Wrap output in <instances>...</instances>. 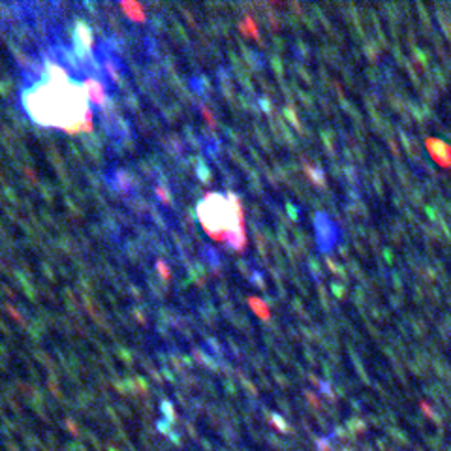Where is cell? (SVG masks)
Segmentation results:
<instances>
[{
    "label": "cell",
    "instance_id": "1",
    "mask_svg": "<svg viewBox=\"0 0 451 451\" xmlns=\"http://www.w3.org/2000/svg\"><path fill=\"white\" fill-rule=\"evenodd\" d=\"M23 104L34 122L68 134H79V124L90 111L83 83L72 81L66 68L55 62L45 64L42 83L24 92Z\"/></svg>",
    "mask_w": 451,
    "mask_h": 451
},
{
    "label": "cell",
    "instance_id": "2",
    "mask_svg": "<svg viewBox=\"0 0 451 451\" xmlns=\"http://www.w3.org/2000/svg\"><path fill=\"white\" fill-rule=\"evenodd\" d=\"M197 218L215 241H226L233 230L244 228L241 199L235 194H207L197 203Z\"/></svg>",
    "mask_w": 451,
    "mask_h": 451
},
{
    "label": "cell",
    "instance_id": "3",
    "mask_svg": "<svg viewBox=\"0 0 451 451\" xmlns=\"http://www.w3.org/2000/svg\"><path fill=\"white\" fill-rule=\"evenodd\" d=\"M94 47V38H92V30L88 28V24L83 21L75 23L73 26V49L79 57H85L90 53V49Z\"/></svg>",
    "mask_w": 451,
    "mask_h": 451
},
{
    "label": "cell",
    "instance_id": "4",
    "mask_svg": "<svg viewBox=\"0 0 451 451\" xmlns=\"http://www.w3.org/2000/svg\"><path fill=\"white\" fill-rule=\"evenodd\" d=\"M83 88H85L86 92V98H88V104H92V106H96V107H102V106H106V102H107V92H106V88H104V85L98 81V79H85L83 81Z\"/></svg>",
    "mask_w": 451,
    "mask_h": 451
},
{
    "label": "cell",
    "instance_id": "5",
    "mask_svg": "<svg viewBox=\"0 0 451 451\" xmlns=\"http://www.w3.org/2000/svg\"><path fill=\"white\" fill-rule=\"evenodd\" d=\"M121 8L124 10V13H126L130 19H134L137 23H143V21H145V13H143V6H141V4H137V2H122Z\"/></svg>",
    "mask_w": 451,
    "mask_h": 451
},
{
    "label": "cell",
    "instance_id": "6",
    "mask_svg": "<svg viewBox=\"0 0 451 451\" xmlns=\"http://www.w3.org/2000/svg\"><path fill=\"white\" fill-rule=\"evenodd\" d=\"M115 184H117V188H119L121 192H130V190H134V181H132V177H130L128 173H124V171H117V181H115Z\"/></svg>",
    "mask_w": 451,
    "mask_h": 451
},
{
    "label": "cell",
    "instance_id": "7",
    "mask_svg": "<svg viewBox=\"0 0 451 451\" xmlns=\"http://www.w3.org/2000/svg\"><path fill=\"white\" fill-rule=\"evenodd\" d=\"M104 68H106V72H107V75H109L113 81H119V79H121V70H119V66L111 61V59H106V61H104Z\"/></svg>",
    "mask_w": 451,
    "mask_h": 451
},
{
    "label": "cell",
    "instance_id": "8",
    "mask_svg": "<svg viewBox=\"0 0 451 451\" xmlns=\"http://www.w3.org/2000/svg\"><path fill=\"white\" fill-rule=\"evenodd\" d=\"M156 269H158V273H160V277H162V279H166V280L170 279V267H168L164 261H156Z\"/></svg>",
    "mask_w": 451,
    "mask_h": 451
},
{
    "label": "cell",
    "instance_id": "9",
    "mask_svg": "<svg viewBox=\"0 0 451 451\" xmlns=\"http://www.w3.org/2000/svg\"><path fill=\"white\" fill-rule=\"evenodd\" d=\"M154 194L158 195V199L162 201V203H170V194H168L162 186H156V188H154Z\"/></svg>",
    "mask_w": 451,
    "mask_h": 451
}]
</instances>
